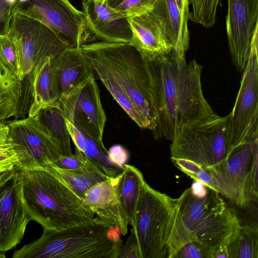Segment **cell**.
<instances>
[{
	"label": "cell",
	"instance_id": "15",
	"mask_svg": "<svg viewBox=\"0 0 258 258\" xmlns=\"http://www.w3.org/2000/svg\"><path fill=\"white\" fill-rule=\"evenodd\" d=\"M58 106L67 118L73 121L86 136L104 146L103 136L107 118L95 78L80 92L59 102Z\"/></svg>",
	"mask_w": 258,
	"mask_h": 258
},
{
	"label": "cell",
	"instance_id": "4",
	"mask_svg": "<svg viewBox=\"0 0 258 258\" xmlns=\"http://www.w3.org/2000/svg\"><path fill=\"white\" fill-rule=\"evenodd\" d=\"M24 204L31 220L61 230L94 221V213L70 187L44 170L20 171Z\"/></svg>",
	"mask_w": 258,
	"mask_h": 258
},
{
	"label": "cell",
	"instance_id": "29",
	"mask_svg": "<svg viewBox=\"0 0 258 258\" xmlns=\"http://www.w3.org/2000/svg\"><path fill=\"white\" fill-rule=\"evenodd\" d=\"M0 59L12 74L18 76L16 43L12 37L7 35L0 36Z\"/></svg>",
	"mask_w": 258,
	"mask_h": 258
},
{
	"label": "cell",
	"instance_id": "36",
	"mask_svg": "<svg viewBox=\"0 0 258 258\" xmlns=\"http://www.w3.org/2000/svg\"><path fill=\"white\" fill-rule=\"evenodd\" d=\"M107 152L111 162L123 169L129 158L127 151L120 145H115L111 146Z\"/></svg>",
	"mask_w": 258,
	"mask_h": 258
},
{
	"label": "cell",
	"instance_id": "5",
	"mask_svg": "<svg viewBox=\"0 0 258 258\" xmlns=\"http://www.w3.org/2000/svg\"><path fill=\"white\" fill-rule=\"evenodd\" d=\"M120 230L96 222L61 230L43 229L40 238L16 250L13 258H118Z\"/></svg>",
	"mask_w": 258,
	"mask_h": 258
},
{
	"label": "cell",
	"instance_id": "12",
	"mask_svg": "<svg viewBox=\"0 0 258 258\" xmlns=\"http://www.w3.org/2000/svg\"><path fill=\"white\" fill-rule=\"evenodd\" d=\"M14 11L41 21L70 47L80 48L92 41L83 11L77 10L69 0H25L17 3Z\"/></svg>",
	"mask_w": 258,
	"mask_h": 258
},
{
	"label": "cell",
	"instance_id": "24",
	"mask_svg": "<svg viewBox=\"0 0 258 258\" xmlns=\"http://www.w3.org/2000/svg\"><path fill=\"white\" fill-rule=\"evenodd\" d=\"M37 115L47 132L57 145L61 154H72L66 117L58 104L42 109Z\"/></svg>",
	"mask_w": 258,
	"mask_h": 258
},
{
	"label": "cell",
	"instance_id": "14",
	"mask_svg": "<svg viewBox=\"0 0 258 258\" xmlns=\"http://www.w3.org/2000/svg\"><path fill=\"white\" fill-rule=\"evenodd\" d=\"M226 29L232 61L239 72L246 66L258 24V0H227Z\"/></svg>",
	"mask_w": 258,
	"mask_h": 258
},
{
	"label": "cell",
	"instance_id": "30",
	"mask_svg": "<svg viewBox=\"0 0 258 258\" xmlns=\"http://www.w3.org/2000/svg\"><path fill=\"white\" fill-rule=\"evenodd\" d=\"M157 0H123L114 9L128 18L145 14L152 10Z\"/></svg>",
	"mask_w": 258,
	"mask_h": 258
},
{
	"label": "cell",
	"instance_id": "39",
	"mask_svg": "<svg viewBox=\"0 0 258 258\" xmlns=\"http://www.w3.org/2000/svg\"><path fill=\"white\" fill-rule=\"evenodd\" d=\"M175 2L181 15L184 32L186 36L189 37L187 26L190 12L189 0H175Z\"/></svg>",
	"mask_w": 258,
	"mask_h": 258
},
{
	"label": "cell",
	"instance_id": "8",
	"mask_svg": "<svg viewBox=\"0 0 258 258\" xmlns=\"http://www.w3.org/2000/svg\"><path fill=\"white\" fill-rule=\"evenodd\" d=\"M175 204L176 199L146 183L131 231L140 258H168Z\"/></svg>",
	"mask_w": 258,
	"mask_h": 258
},
{
	"label": "cell",
	"instance_id": "38",
	"mask_svg": "<svg viewBox=\"0 0 258 258\" xmlns=\"http://www.w3.org/2000/svg\"><path fill=\"white\" fill-rule=\"evenodd\" d=\"M118 258H140L139 249L132 233L121 248Z\"/></svg>",
	"mask_w": 258,
	"mask_h": 258
},
{
	"label": "cell",
	"instance_id": "33",
	"mask_svg": "<svg viewBox=\"0 0 258 258\" xmlns=\"http://www.w3.org/2000/svg\"><path fill=\"white\" fill-rule=\"evenodd\" d=\"M173 258H210V256L199 244L189 242L182 245Z\"/></svg>",
	"mask_w": 258,
	"mask_h": 258
},
{
	"label": "cell",
	"instance_id": "3",
	"mask_svg": "<svg viewBox=\"0 0 258 258\" xmlns=\"http://www.w3.org/2000/svg\"><path fill=\"white\" fill-rule=\"evenodd\" d=\"M241 224L235 210L215 190L195 181L176 198L167 242L168 258L184 244L194 242L215 258L237 235Z\"/></svg>",
	"mask_w": 258,
	"mask_h": 258
},
{
	"label": "cell",
	"instance_id": "1",
	"mask_svg": "<svg viewBox=\"0 0 258 258\" xmlns=\"http://www.w3.org/2000/svg\"><path fill=\"white\" fill-rule=\"evenodd\" d=\"M151 80L156 140L172 141L184 124L213 114L204 97L203 67L195 59L170 53L157 61H148Z\"/></svg>",
	"mask_w": 258,
	"mask_h": 258
},
{
	"label": "cell",
	"instance_id": "43",
	"mask_svg": "<svg viewBox=\"0 0 258 258\" xmlns=\"http://www.w3.org/2000/svg\"><path fill=\"white\" fill-rule=\"evenodd\" d=\"M95 1H98L101 3H104L106 1V0H95Z\"/></svg>",
	"mask_w": 258,
	"mask_h": 258
},
{
	"label": "cell",
	"instance_id": "27",
	"mask_svg": "<svg viewBox=\"0 0 258 258\" xmlns=\"http://www.w3.org/2000/svg\"><path fill=\"white\" fill-rule=\"evenodd\" d=\"M84 155L108 177H115L123 171L111 162L104 146L100 145L86 135Z\"/></svg>",
	"mask_w": 258,
	"mask_h": 258
},
{
	"label": "cell",
	"instance_id": "23",
	"mask_svg": "<svg viewBox=\"0 0 258 258\" xmlns=\"http://www.w3.org/2000/svg\"><path fill=\"white\" fill-rule=\"evenodd\" d=\"M44 170L65 183L83 199L86 192L91 187L108 178L98 168L68 169L50 164Z\"/></svg>",
	"mask_w": 258,
	"mask_h": 258
},
{
	"label": "cell",
	"instance_id": "26",
	"mask_svg": "<svg viewBox=\"0 0 258 258\" xmlns=\"http://www.w3.org/2000/svg\"><path fill=\"white\" fill-rule=\"evenodd\" d=\"M227 248L228 258H257V225H241L237 235L227 245Z\"/></svg>",
	"mask_w": 258,
	"mask_h": 258
},
{
	"label": "cell",
	"instance_id": "21",
	"mask_svg": "<svg viewBox=\"0 0 258 258\" xmlns=\"http://www.w3.org/2000/svg\"><path fill=\"white\" fill-rule=\"evenodd\" d=\"M153 9L161 18L173 49L171 54L185 56L189 37L184 32L181 15L175 0H157Z\"/></svg>",
	"mask_w": 258,
	"mask_h": 258
},
{
	"label": "cell",
	"instance_id": "34",
	"mask_svg": "<svg viewBox=\"0 0 258 258\" xmlns=\"http://www.w3.org/2000/svg\"><path fill=\"white\" fill-rule=\"evenodd\" d=\"M17 4L11 0H0V36L8 34L13 11Z\"/></svg>",
	"mask_w": 258,
	"mask_h": 258
},
{
	"label": "cell",
	"instance_id": "37",
	"mask_svg": "<svg viewBox=\"0 0 258 258\" xmlns=\"http://www.w3.org/2000/svg\"><path fill=\"white\" fill-rule=\"evenodd\" d=\"M172 162L185 174L192 178H196L198 172L203 166L189 160L182 158H172Z\"/></svg>",
	"mask_w": 258,
	"mask_h": 258
},
{
	"label": "cell",
	"instance_id": "32",
	"mask_svg": "<svg viewBox=\"0 0 258 258\" xmlns=\"http://www.w3.org/2000/svg\"><path fill=\"white\" fill-rule=\"evenodd\" d=\"M18 161L13 143L0 145V173L13 170Z\"/></svg>",
	"mask_w": 258,
	"mask_h": 258
},
{
	"label": "cell",
	"instance_id": "40",
	"mask_svg": "<svg viewBox=\"0 0 258 258\" xmlns=\"http://www.w3.org/2000/svg\"><path fill=\"white\" fill-rule=\"evenodd\" d=\"M9 131L7 121L0 122V145L13 143L10 137Z\"/></svg>",
	"mask_w": 258,
	"mask_h": 258
},
{
	"label": "cell",
	"instance_id": "25",
	"mask_svg": "<svg viewBox=\"0 0 258 258\" xmlns=\"http://www.w3.org/2000/svg\"><path fill=\"white\" fill-rule=\"evenodd\" d=\"M19 102V81L0 59V122L17 118Z\"/></svg>",
	"mask_w": 258,
	"mask_h": 258
},
{
	"label": "cell",
	"instance_id": "13",
	"mask_svg": "<svg viewBox=\"0 0 258 258\" xmlns=\"http://www.w3.org/2000/svg\"><path fill=\"white\" fill-rule=\"evenodd\" d=\"M31 220L23 197V180L17 167L0 173V252L19 244Z\"/></svg>",
	"mask_w": 258,
	"mask_h": 258
},
{
	"label": "cell",
	"instance_id": "10",
	"mask_svg": "<svg viewBox=\"0 0 258 258\" xmlns=\"http://www.w3.org/2000/svg\"><path fill=\"white\" fill-rule=\"evenodd\" d=\"M258 24L250 41L240 88L229 114V138L232 149L258 137Z\"/></svg>",
	"mask_w": 258,
	"mask_h": 258
},
{
	"label": "cell",
	"instance_id": "19",
	"mask_svg": "<svg viewBox=\"0 0 258 258\" xmlns=\"http://www.w3.org/2000/svg\"><path fill=\"white\" fill-rule=\"evenodd\" d=\"M59 91L58 102L80 92L94 77V69L80 47H68L51 59Z\"/></svg>",
	"mask_w": 258,
	"mask_h": 258
},
{
	"label": "cell",
	"instance_id": "28",
	"mask_svg": "<svg viewBox=\"0 0 258 258\" xmlns=\"http://www.w3.org/2000/svg\"><path fill=\"white\" fill-rule=\"evenodd\" d=\"M189 2L191 6L189 16L191 21L206 28L215 25L221 0H189Z\"/></svg>",
	"mask_w": 258,
	"mask_h": 258
},
{
	"label": "cell",
	"instance_id": "2",
	"mask_svg": "<svg viewBox=\"0 0 258 258\" xmlns=\"http://www.w3.org/2000/svg\"><path fill=\"white\" fill-rule=\"evenodd\" d=\"M80 48L113 98L141 128L155 126L149 62L130 43L90 42Z\"/></svg>",
	"mask_w": 258,
	"mask_h": 258
},
{
	"label": "cell",
	"instance_id": "7",
	"mask_svg": "<svg viewBox=\"0 0 258 258\" xmlns=\"http://www.w3.org/2000/svg\"><path fill=\"white\" fill-rule=\"evenodd\" d=\"M212 179L211 188L240 207L258 198V137L235 148L227 157L204 167Z\"/></svg>",
	"mask_w": 258,
	"mask_h": 258
},
{
	"label": "cell",
	"instance_id": "35",
	"mask_svg": "<svg viewBox=\"0 0 258 258\" xmlns=\"http://www.w3.org/2000/svg\"><path fill=\"white\" fill-rule=\"evenodd\" d=\"M67 126L76 149V153L84 154L86 147V135L73 121L66 118Z\"/></svg>",
	"mask_w": 258,
	"mask_h": 258
},
{
	"label": "cell",
	"instance_id": "17",
	"mask_svg": "<svg viewBox=\"0 0 258 258\" xmlns=\"http://www.w3.org/2000/svg\"><path fill=\"white\" fill-rule=\"evenodd\" d=\"M128 19L133 32L132 44L145 60L157 61L170 54L172 45L161 18L153 8Z\"/></svg>",
	"mask_w": 258,
	"mask_h": 258
},
{
	"label": "cell",
	"instance_id": "16",
	"mask_svg": "<svg viewBox=\"0 0 258 258\" xmlns=\"http://www.w3.org/2000/svg\"><path fill=\"white\" fill-rule=\"evenodd\" d=\"M82 7L92 41L132 43L133 32L127 17L95 0H83Z\"/></svg>",
	"mask_w": 258,
	"mask_h": 258
},
{
	"label": "cell",
	"instance_id": "42",
	"mask_svg": "<svg viewBox=\"0 0 258 258\" xmlns=\"http://www.w3.org/2000/svg\"><path fill=\"white\" fill-rule=\"evenodd\" d=\"M6 257V255L3 253L0 252V258H5Z\"/></svg>",
	"mask_w": 258,
	"mask_h": 258
},
{
	"label": "cell",
	"instance_id": "20",
	"mask_svg": "<svg viewBox=\"0 0 258 258\" xmlns=\"http://www.w3.org/2000/svg\"><path fill=\"white\" fill-rule=\"evenodd\" d=\"M52 57L42 58L32 71L33 101L28 113L29 116L34 117L42 109L58 104L59 86L51 64Z\"/></svg>",
	"mask_w": 258,
	"mask_h": 258
},
{
	"label": "cell",
	"instance_id": "11",
	"mask_svg": "<svg viewBox=\"0 0 258 258\" xmlns=\"http://www.w3.org/2000/svg\"><path fill=\"white\" fill-rule=\"evenodd\" d=\"M20 171L44 170L61 155L38 115L7 121Z\"/></svg>",
	"mask_w": 258,
	"mask_h": 258
},
{
	"label": "cell",
	"instance_id": "6",
	"mask_svg": "<svg viewBox=\"0 0 258 258\" xmlns=\"http://www.w3.org/2000/svg\"><path fill=\"white\" fill-rule=\"evenodd\" d=\"M229 114L215 113L183 125L170 147L172 158L193 161L203 167L214 165L231 153L229 138Z\"/></svg>",
	"mask_w": 258,
	"mask_h": 258
},
{
	"label": "cell",
	"instance_id": "18",
	"mask_svg": "<svg viewBox=\"0 0 258 258\" xmlns=\"http://www.w3.org/2000/svg\"><path fill=\"white\" fill-rule=\"evenodd\" d=\"M121 176V173L97 183L86 192L83 200L96 215V222L117 227L125 235L128 223L119 195Z\"/></svg>",
	"mask_w": 258,
	"mask_h": 258
},
{
	"label": "cell",
	"instance_id": "22",
	"mask_svg": "<svg viewBox=\"0 0 258 258\" xmlns=\"http://www.w3.org/2000/svg\"><path fill=\"white\" fill-rule=\"evenodd\" d=\"M146 182L141 171L126 164L121 173L119 185L120 202L127 219L132 226Z\"/></svg>",
	"mask_w": 258,
	"mask_h": 258
},
{
	"label": "cell",
	"instance_id": "9",
	"mask_svg": "<svg viewBox=\"0 0 258 258\" xmlns=\"http://www.w3.org/2000/svg\"><path fill=\"white\" fill-rule=\"evenodd\" d=\"M15 41L19 81L31 73L43 58L53 57L68 47V43L41 21L13 11L8 34Z\"/></svg>",
	"mask_w": 258,
	"mask_h": 258
},
{
	"label": "cell",
	"instance_id": "31",
	"mask_svg": "<svg viewBox=\"0 0 258 258\" xmlns=\"http://www.w3.org/2000/svg\"><path fill=\"white\" fill-rule=\"evenodd\" d=\"M54 165L68 169H90L98 168L83 154L76 153L69 155H61Z\"/></svg>",
	"mask_w": 258,
	"mask_h": 258
},
{
	"label": "cell",
	"instance_id": "41",
	"mask_svg": "<svg viewBox=\"0 0 258 258\" xmlns=\"http://www.w3.org/2000/svg\"><path fill=\"white\" fill-rule=\"evenodd\" d=\"M123 0H106L104 3L108 5L112 8H115Z\"/></svg>",
	"mask_w": 258,
	"mask_h": 258
}]
</instances>
